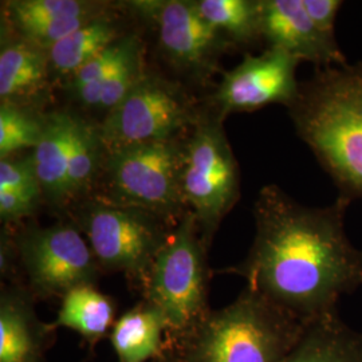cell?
I'll use <instances>...</instances> for the list:
<instances>
[{
    "mask_svg": "<svg viewBox=\"0 0 362 362\" xmlns=\"http://www.w3.org/2000/svg\"><path fill=\"white\" fill-rule=\"evenodd\" d=\"M351 199L308 207L278 185L259 191L255 236L246 258L223 269L247 288L305 324L338 314V302L362 287V250L350 242L345 215Z\"/></svg>",
    "mask_w": 362,
    "mask_h": 362,
    "instance_id": "1",
    "label": "cell"
},
{
    "mask_svg": "<svg viewBox=\"0 0 362 362\" xmlns=\"http://www.w3.org/2000/svg\"><path fill=\"white\" fill-rule=\"evenodd\" d=\"M287 109L341 194L362 199V62L317 69Z\"/></svg>",
    "mask_w": 362,
    "mask_h": 362,
    "instance_id": "2",
    "label": "cell"
},
{
    "mask_svg": "<svg viewBox=\"0 0 362 362\" xmlns=\"http://www.w3.org/2000/svg\"><path fill=\"white\" fill-rule=\"evenodd\" d=\"M306 327L245 287L230 305L167 339V351L175 362H284Z\"/></svg>",
    "mask_w": 362,
    "mask_h": 362,
    "instance_id": "3",
    "label": "cell"
},
{
    "mask_svg": "<svg viewBox=\"0 0 362 362\" xmlns=\"http://www.w3.org/2000/svg\"><path fill=\"white\" fill-rule=\"evenodd\" d=\"M1 275L13 274L15 263L26 278L35 300L65 297L81 286H95L101 269L74 221L49 227L31 226L1 239Z\"/></svg>",
    "mask_w": 362,
    "mask_h": 362,
    "instance_id": "4",
    "label": "cell"
},
{
    "mask_svg": "<svg viewBox=\"0 0 362 362\" xmlns=\"http://www.w3.org/2000/svg\"><path fill=\"white\" fill-rule=\"evenodd\" d=\"M185 139L136 144L105 153V202L141 208L176 226L188 211L181 191Z\"/></svg>",
    "mask_w": 362,
    "mask_h": 362,
    "instance_id": "5",
    "label": "cell"
},
{
    "mask_svg": "<svg viewBox=\"0 0 362 362\" xmlns=\"http://www.w3.org/2000/svg\"><path fill=\"white\" fill-rule=\"evenodd\" d=\"M208 250L194 214L187 211L144 281L143 299L164 315L168 325L167 339L181 336L211 310Z\"/></svg>",
    "mask_w": 362,
    "mask_h": 362,
    "instance_id": "6",
    "label": "cell"
},
{
    "mask_svg": "<svg viewBox=\"0 0 362 362\" xmlns=\"http://www.w3.org/2000/svg\"><path fill=\"white\" fill-rule=\"evenodd\" d=\"M181 191L209 248L221 221L240 197L239 165L223 128V118L212 107L200 110L185 139Z\"/></svg>",
    "mask_w": 362,
    "mask_h": 362,
    "instance_id": "7",
    "label": "cell"
},
{
    "mask_svg": "<svg viewBox=\"0 0 362 362\" xmlns=\"http://www.w3.org/2000/svg\"><path fill=\"white\" fill-rule=\"evenodd\" d=\"M73 221L86 238L101 272L124 274L140 288L175 228L149 211L98 197L82 203Z\"/></svg>",
    "mask_w": 362,
    "mask_h": 362,
    "instance_id": "8",
    "label": "cell"
},
{
    "mask_svg": "<svg viewBox=\"0 0 362 362\" xmlns=\"http://www.w3.org/2000/svg\"><path fill=\"white\" fill-rule=\"evenodd\" d=\"M200 110L179 83L145 73L134 89L97 125L105 153L136 144L180 136Z\"/></svg>",
    "mask_w": 362,
    "mask_h": 362,
    "instance_id": "9",
    "label": "cell"
},
{
    "mask_svg": "<svg viewBox=\"0 0 362 362\" xmlns=\"http://www.w3.org/2000/svg\"><path fill=\"white\" fill-rule=\"evenodd\" d=\"M132 6L157 27L160 47L179 71L206 77L215 70L221 52L230 46L202 18L194 1L152 0L134 1Z\"/></svg>",
    "mask_w": 362,
    "mask_h": 362,
    "instance_id": "10",
    "label": "cell"
},
{
    "mask_svg": "<svg viewBox=\"0 0 362 362\" xmlns=\"http://www.w3.org/2000/svg\"><path fill=\"white\" fill-rule=\"evenodd\" d=\"M299 64L294 55L272 47L259 55H246L239 65L223 73L212 109L224 119L231 113L255 112L269 105L288 107L299 91Z\"/></svg>",
    "mask_w": 362,
    "mask_h": 362,
    "instance_id": "11",
    "label": "cell"
},
{
    "mask_svg": "<svg viewBox=\"0 0 362 362\" xmlns=\"http://www.w3.org/2000/svg\"><path fill=\"white\" fill-rule=\"evenodd\" d=\"M262 38L272 49L318 69L348 64L336 39L326 37L313 23L302 0H262Z\"/></svg>",
    "mask_w": 362,
    "mask_h": 362,
    "instance_id": "12",
    "label": "cell"
},
{
    "mask_svg": "<svg viewBox=\"0 0 362 362\" xmlns=\"http://www.w3.org/2000/svg\"><path fill=\"white\" fill-rule=\"evenodd\" d=\"M35 299L21 284L0 294V362H46L57 338L54 325L39 320Z\"/></svg>",
    "mask_w": 362,
    "mask_h": 362,
    "instance_id": "13",
    "label": "cell"
},
{
    "mask_svg": "<svg viewBox=\"0 0 362 362\" xmlns=\"http://www.w3.org/2000/svg\"><path fill=\"white\" fill-rule=\"evenodd\" d=\"M50 61L46 50L23 39L3 40L0 50V105L39 110L50 93Z\"/></svg>",
    "mask_w": 362,
    "mask_h": 362,
    "instance_id": "14",
    "label": "cell"
},
{
    "mask_svg": "<svg viewBox=\"0 0 362 362\" xmlns=\"http://www.w3.org/2000/svg\"><path fill=\"white\" fill-rule=\"evenodd\" d=\"M76 115L57 110L46 115V124L31 157L42 189L43 202L52 207L69 204L67 170Z\"/></svg>",
    "mask_w": 362,
    "mask_h": 362,
    "instance_id": "15",
    "label": "cell"
},
{
    "mask_svg": "<svg viewBox=\"0 0 362 362\" xmlns=\"http://www.w3.org/2000/svg\"><path fill=\"white\" fill-rule=\"evenodd\" d=\"M167 333L168 325L161 311L141 299L117 318L107 339L117 362H153L165 354Z\"/></svg>",
    "mask_w": 362,
    "mask_h": 362,
    "instance_id": "16",
    "label": "cell"
},
{
    "mask_svg": "<svg viewBox=\"0 0 362 362\" xmlns=\"http://www.w3.org/2000/svg\"><path fill=\"white\" fill-rule=\"evenodd\" d=\"M116 321L115 299L97 290L95 286H81L61 299V308L52 325L57 330L76 332L93 351L101 339L109 338Z\"/></svg>",
    "mask_w": 362,
    "mask_h": 362,
    "instance_id": "17",
    "label": "cell"
},
{
    "mask_svg": "<svg viewBox=\"0 0 362 362\" xmlns=\"http://www.w3.org/2000/svg\"><path fill=\"white\" fill-rule=\"evenodd\" d=\"M284 362H362V332L338 314L308 325Z\"/></svg>",
    "mask_w": 362,
    "mask_h": 362,
    "instance_id": "18",
    "label": "cell"
},
{
    "mask_svg": "<svg viewBox=\"0 0 362 362\" xmlns=\"http://www.w3.org/2000/svg\"><path fill=\"white\" fill-rule=\"evenodd\" d=\"M121 38L119 26L110 13L91 21L47 50L52 74L67 82L81 67Z\"/></svg>",
    "mask_w": 362,
    "mask_h": 362,
    "instance_id": "19",
    "label": "cell"
},
{
    "mask_svg": "<svg viewBox=\"0 0 362 362\" xmlns=\"http://www.w3.org/2000/svg\"><path fill=\"white\" fill-rule=\"evenodd\" d=\"M194 7L230 45L262 38V0H196Z\"/></svg>",
    "mask_w": 362,
    "mask_h": 362,
    "instance_id": "20",
    "label": "cell"
},
{
    "mask_svg": "<svg viewBox=\"0 0 362 362\" xmlns=\"http://www.w3.org/2000/svg\"><path fill=\"white\" fill-rule=\"evenodd\" d=\"M104 158L105 149L97 125L76 116L67 170L69 204L89 196L103 170Z\"/></svg>",
    "mask_w": 362,
    "mask_h": 362,
    "instance_id": "21",
    "label": "cell"
},
{
    "mask_svg": "<svg viewBox=\"0 0 362 362\" xmlns=\"http://www.w3.org/2000/svg\"><path fill=\"white\" fill-rule=\"evenodd\" d=\"M110 4L90 0H11L3 3V19L7 25L25 22H49L109 13Z\"/></svg>",
    "mask_w": 362,
    "mask_h": 362,
    "instance_id": "22",
    "label": "cell"
},
{
    "mask_svg": "<svg viewBox=\"0 0 362 362\" xmlns=\"http://www.w3.org/2000/svg\"><path fill=\"white\" fill-rule=\"evenodd\" d=\"M46 124L39 110L13 105H0V156L11 157L38 145Z\"/></svg>",
    "mask_w": 362,
    "mask_h": 362,
    "instance_id": "23",
    "label": "cell"
},
{
    "mask_svg": "<svg viewBox=\"0 0 362 362\" xmlns=\"http://www.w3.org/2000/svg\"><path fill=\"white\" fill-rule=\"evenodd\" d=\"M145 73L143 57H140L119 69L112 77L89 83L70 93L79 104L103 109L107 113L121 104V101L141 81Z\"/></svg>",
    "mask_w": 362,
    "mask_h": 362,
    "instance_id": "24",
    "label": "cell"
},
{
    "mask_svg": "<svg viewBox=\"0 0 362 362\" xmlns=\"http://www.w3.org/2000/svg\"><path fill=\"white\" fill-rule=\"evenodd\" d=\"M140 57H143L141 40L134 34L125 35L107 49H105L104 52L98 54L90 62L81 67L66 82V89L69 91L76 90L89 83L104 81Z\"/></svg>",
    "mask_w": 362,
    "mask_h": 362,
    "instance_id": "25",
    "label": "cell"
},
{
    "mask_svg": "<svg viewBox=\"0 0 362 362\" xmlns=\"http://www.w3.org/2000/svg\"><path fill=\"white\" fill-rule=\"evenodd\" d=\"M0 189L25 192L43 200L31 153L0 160Z\"/></svg>",
    "mask_w": 362,
    "mask_h": 362,
    "instance_id": "26",
    "label": "cell"
},
{
    "mask_svg": "<svg viewBox=\"0 0 362 362\" xmlns=\"http://www.w3.org/2000/svg\"><path fill=\"white\" fill-rule=\"evenodd\" d=\"M42 199L10 189H0V218L6 223H16L31 216Z\"/></svg>",
    "mask_w": 362,
    "mask_h": 362,
    "instance_id": "27",
    "label": "cell"
},
{
    "mask_svg": "<svg viewBox=\"0 0 362 362\" xmlns=\"http://www.w3.org/2000/svg\"><path fill=\"white\" fill-rule=\"evenodd\" d=\"M306 13H309L313 23L329 38L336 39L337 13L339 11L342 1L339 0H302Z\"/></svg>",
    "mask_w": 362,
    "mask_h": 362,
    "instance_id": "28",
    "label": "cell"
},
{
    "mask_svg": "<svg viewBox=\"0 0 362 362\" xmlns=\"http://www.w3.org/2000/svg\"><path fill=\"white\" fill-rule=\"evenodd\" d=\"M160 362H175V361H173V358H172V357H170V356H169L168 351H167V350H165V354H164V357H163V358H161V360H160Z\"/></svg>",
    "mask_w": 362,
    "mask_h": 362,
    "instance_id": "29",
    "label": "cell"
},
{
    "mask_svg": "<svg viewBox=\"0 0 362 362\" xmlns=\"http://www.w3.org/2000/svg\"><path fill=\"white\" fill-rule=\"evenodd\" d=\"M160 360H161V358H160ZM160 360H157V361H153V362H160Z\"/></svg>",
    "mask_w": 362,
    "mask_h": 362,
    "instance_id": "30",
    "label": "cell"
}]
</instances>
